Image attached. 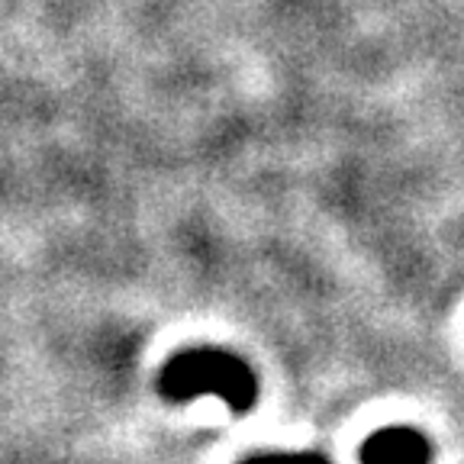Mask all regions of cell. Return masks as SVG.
Returning <instances> with one entry per match:
<instances>
[{
	"mask_svg": "<svg viewBox=\"0 0 464 464\" xmlns=\"http://www.w3.org/2000/svg\"><path fill=\"white\" fill-rule=\"evenodd\" d=\"M242 464H333L319 451H271V455H255Z\"/></svg>",
	"mask_w": 464,
	"mask_h": 464,
	"instance_id": "obj_3",
	"label": "cell"
},
{
	"mask_svg": "<svg viewBox=\"0 0 464 464\" xmlns=\"http://www.w3.org/2000/svg\"><path fill=\"white\" fill-rule=\"evenodd\" d=\"M362 464H429L432 461V445L420 429L410 426H387L377 429L364 439L358 451Z\"/></svg>",
	"mask_w": 464,
	"mask_h": 464,
	"instance_id": "obj_2",
	"label": "cell"
},
{
	"mask_svg": "<svg viewBox=\"0 0 464 464\" xmlns=\"http://www.w3.org/2000/svg\"><path fill=\"white\" fill-rule=\"evenodd\" d=\"M159 391L171 403L219 397L232 413H248L258 400V377L239 355L223 348H190L168 362Z\"/></svg>",
	"mask_w": 464,
	"mask_h": 464,
	"instance_id": "obj_1",
	"label": "cell"
}]
</instances>
